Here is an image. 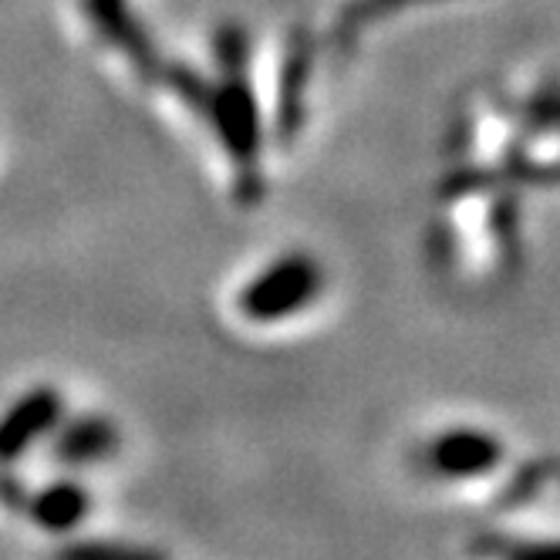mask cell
<instances>
[{"mask_svg": "<svg viewBox=\"0 0 560 560\" xmlns=\"http://www.w3.org/2000/svg\"><path fill=\"white\" fill-rule=\"evenodd\" d=\"M58 419V398L45 388L27 395L18 409L0 422V459H18L37 435L48 432Z\"/></svg>", "mask_w": 560, "mask_h": 560, "instance_id": "6da1fadb", "label": "cell"}, {"mask_svg": "<svg viewBox=\"0 0 560 560\" xmlns=\"http://www.w3.org/2000/svg\"><path fill=\"white\" fill-rule=\"evenodd\" d=\"M500 459V446L483 432H453L435 439L429 450V463L432 469H439L443 476H472L483 472Z\"/></svg>", "mask_w": 560, "mask_h": 560, "instance_id": "7a4b0ae2", "label": "cell"}, {"mask_svg": "<svg viewBox=\"0 0 560 560\" xmlns=\"http://www.w3.org/2000/svg\"><path fill=\"white\" fill-rule=\"evenodd\" d=\"M112 443H115V432H112L108 422L82 419V422H74V425H68L61 432L55 453L65 463H92V459L105 456L112 450Z\"/></svg>", "mask_w": 560, "mask_h": 560, "instance_id": "3957f363", "label": "cell"}, {"mask_svg": "<svg viewBox=\"0 0 560 560\" xmlns=\"http://www.w3.org/2000/svg\"><path fill=\"white\" fill-rule=\"evenodd\" d=\"M31 510H34V516L42 520L48 530H68V527H74L78 520L85 516L89 497H85V490H78L71 483H61V487L45 490L42 497H34Z\"/></svg>", "mask_w": 560, "mask_h": 560, "instance_id": "277c9868", "label": "cell"}, {"mask_svg": "<svg viewBox=\"0 0 560 560\" xmlns=\"http://www.w3.org/2000/svg\"><path fill=\"white\" fill-rule=\"evenodd\" d=\"M304 277H298L291 267H284V277H273L267 284L254 288L247 298V307L254 317H273V314H288L301 298L311 294L307 284H301Z\"/></svg>", "mask_w": 560, "mask_h": 560, "instance_id": "5b68a950", "label": "cell"}, {"mask_svg": "<svg viewBox=\"0 0 560 560\" xmlns=\"http://www.w3.org/2000/svg\"><path fill=\"white\" fill-rule=\"evenodd\" d=\"M58 560H166V557L129 544H78L58 550Z\"/></svg>", "mask_w": 560, "mask_h": 560, "instance_id": "8992f818", "label": "cell"}, {"mask_svg": "<svg viewBox=\"0 0 560 560\" xmlns=\"http://www.w3.org/2000/svg\"><path fill=\"white\" fill-rule=\"evenodd\" d=\"M500 560H560V544H510L490 540Z\"/></svg>", "mask_w": 560, "mask_h": 560, "instance_id": "52a82bcc", "label": "cell"}, {"mask_svg": "<svg viewBox=\"0 0 560 560\" xmlns=\"http://www.w3.org/2000/svg\"><path fill=\"white\" fill-rule=\"evenodd\" d=\"M0 500H4L8 506H14V510H27V506H31L24 487L18 483V479H14L11 472H0Z\"/></svg>", "mask_w": 560, "mask_h": 560, "instance_id": "ba28073f", "label": "cell"}]
</instances>
